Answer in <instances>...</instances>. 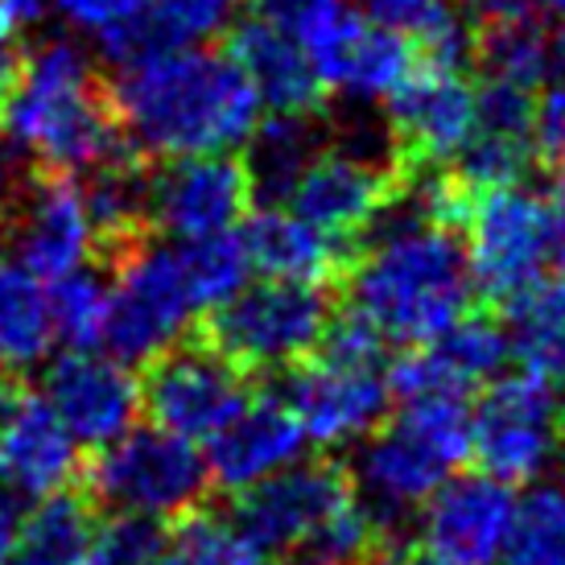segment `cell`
<instances>
[{
    "label": "cell",
    "mask_w": 565,
    "mask_h": 565,
    "mask_svg": "<svg viewBox=\"0 0 565 565\" xmlns=\"http://www.w3.org/2000/svg\"><path fill=\"white\" fill-rule=\"evenodd\" d=\"M42 13H46V0H0V38L25 33Z\"/></svg>",
    "instance_id": "60d3db41"
},
{
    "label": "cell",
    "mask_w": 565,
    "mask_h": 565,
    "mask_svg": "<svg viewBox=\"0 0 565 565\" xmlns=\"http://www.w3.org/2000/svg\"><path fill=\"white\" fill-rule=\"evenodd\" d=\"M508 334L503 327L487 318H462L446 330L441 339L422 347H408V355L396 367H388L393 396H429V393H455L471 396V388L500 376L508 363Z\"/></svg>",
    "instance_id": "7402d4cb"
},
{
    "label": "cell",
    "mask_w": 565,
    "mask_h": 565,
    "mask_svg": "<svg viewBox=\"0 0 565 565\" xmlns=\"http://www.w3.org/2000/svg\"><path fill=\"white\" fill-rule=\"evenodd\" d=\"M248 166L232 153L170 158L145 186V220L170 244H194L236 232L252 203Z\"/></svg>",
    "instance_id": "4fadbf2b"
},
{
    "label": "cell",
    "mask_w": 565,
    "mask_h": 565,
    "mask_svg": "<svg viewBox=\"0 0 565 565\" xmlns=\"http://www.w3.org/2000/svg\"><path fill=\"white\" fill-rule=\"evenodd\" d=\"M533 137L536 153L557 158L565 149V79L533 92Z\"/></svg>",
    "instance_id": "f35d334b"
},
{
    "label": "cell",
    "mask_w": 565,
    "mask_h": 565,
    "mask_svg": "<svg viewBox=\"0 0 565 565\" xmlns=\"http://www.w3.org/2000/svg\"><path fill=\"white\" fill-rule=\"evenodd\" d=\"M503 334L524 372L565 393V273L541 277L508 301Z\"/></svg>",
    "instance_id": "83f0119b"
},
{
    "label": "cell",
    "mask_w": 565,
    "mask_h": 565,
    "mask_svg": "<svg viewBox=\"0 0 565 565\" xmlns=\"http://www.w3.org/2000/svg\"><path fill=\"white\" fill-rule=\"evenodd\" d=\"M46 9H54L71 33L92 38L116 58L141 17L145 0H46Z\"/></svg>",
    "instance_id": "8d00e7d4"
},
{
    "label": "cell",
    "mask_w": 565,
    "mask_h": 565,
    "mask_svg": "<svg viewBox=\"0 0 565 565\" xmlns=\"http://www.w3.org/2000/svg\"><path fill=\"white\" fill-rule=\"evenodd\" d=\"M244 401V372L215 347H170L166 355L149 360V380L141 384V408H149L153 425L199 446Z\"/></svg>",
    "instance_id": "9a60e30c"
},
{
    "label": "cell",
    "mask_w": 565,
    "mask_h": 565,
    "mask_svg": "<svg viewBox=\"0 0 565 565\" xmlns=\"http://www.w3.org/2000/svg\"><path fill=\"white\" fill-rule=\"evenodd\" d=\"M475 99H479V87H471L462 63H441V58L417 54L408 75L384 99L396 149L413 166L458 161V153L471 141Z\"/></svg>",
    "instance_id": "5bb4252c"
},
{
    "label": "cell",
    "mask_w": 565,
    "mask_h": 565,
    "mask_svg": "<svg viewBox=\"0 0 565 565\" xmlns=\"http://www.w3.org/2000/svg\"><path fill=\"white\" fill-rule=\"evenodd\" d=\"M536 158L533 137V92L516 83L487 79L475 99V128L467 149L458 153L467 186H495L520 182Z\"/></svg>",
    "instance_id": "603a6c76"
},
{
    "label": "cell",
    "mask_w": 565,
    "mask_h": 565,
    "mask_svg": "<svg viewBox=\"0 0 565 565\" xmlns=\"http://www.w3.org/2000/svg\"><path fill=\"white\" fill-rule=\"evenodd\" d=\"M149 565H265V553L236 520L182 516V524L158 541Z\"/></svg>",
    "instance_id": "d6a6232c"
},
{
    "label": "cell",
    "mask_w": 565,
    "mask_h": 565,
    "mask_svg": "<svg viewBox=\"0 0 565 565\" xmlns=\"http://www.w3.org/2000/svg\"><path fill=\"white\" fill-rule=\"evenodd\" d=\"M244 252H248L252 273L260 277H281V281H310L322 285L330 273L343 265V244L322 236L318 227L298 220L289 206H268L248 227L239 232Z\"/></svg>",
    "instance_id": "484cf974"
},
{
    "label": "cell",
    "mask_w": 565,
    "mask_h": 565,
    "mask_svg": "<svg viewBox=\"0 0 565 565\" xmlns=\"http://www.w3.org/2000/svg\"><path fill=\"white\" fill-rule=\"evenodd\" d=\"M388 396L393 384H388L384 343L360 318L347 315L343 322H330L315 355H306L294 367L281 401L298 417L306 441L343 450L360 446L384 422Z\"/></svg>",
    "instance_id": "8992f818"
},
{
    "label": "cell",
    "mask_w": 565,
    "mask_h": 565,
    "mask_svg": "<svg viewBox=\"0 0 565 565\" xmlns=\"http://www.w3.org/2000/svg\"><path fill=\"white\" fill-rule=\"evenodd\" d=\"M17 190H21V178H17V153L9 145H0V220L13 211Z\"/></svg>",
    "instance_id": "b9f144b4"
},
{
    "label": "cell",
    "mask_w": 565,
    "mask_h": 565,
    "mask_svg": "<svg viewBox=\"0 0 565 565\" xmlns=\"http://www.w3.org/2000/svg\"><path fill=\"white\" fill-rule=\"evenodd\" d=\"M462 252L471 268L475 294L491 301H508L545 277L553 265L550 220L545 203L520 182L475 186L462 206Z\"/></svg>",
    "instance_id": "8fae6325"
},
{
    "label": "cell",
    "mask_w": 565,
    "mask_h": 565,
    "mask_svg": "<svg viewBox=\"0 0 565 565\" xmlns=\"http://www.w3.org/2000/svg\"><path fill=\"white\" fill-rule=\"evenodd\" d=\"M17 158L71 178L120 153V120L95 58L75 38H50L25 54L0 111Z\"/></svg>",
    "instance_id": "3957f363"
},
{
    "label": "cell",
    "mask_w": 565,
    "mask_h": 565,
    "mask_svg": "<svg viewBox=\"0 0 565 565\" xmlns=\"http://www.w3.org/2000/svg\"><path fill=\"white\" fill-rule=\"evenodd\" d=\"M17 66H21V58L13 54V38H0V111H4L9 92L17 83Z\"/></svg>",
    "instance_id": "7bdbcfd3"
},
{
    "label": "cell",
    "mask_w": 565,
    "mask_h": 565,
    "mask_svg": "<svg viewBox=\"0 0 565 565\" xmlns=\"http://www.w3.org/2000/svg\"><path fill=\"white\" fill-rule=\"evenodd\" d=\"M483 25L487 79L516 83L524 92H541L565 79V25L536 13L533 4L487 17Z\"/></svg>",
    "instance_id": "cb8c5ba5"
},
{
    "label": "cell",
    "mask_w": 565,
    "mask_h": 565,
    "mask_svg": "<svg viewBox=\"0 0 565 565\" xmlns=\"http://www.w3.org/2000/svg\"><path fill=\"white\" fill-rule=\"evenodd\" d=\"M260 21L285 30L298 46H310L318 33L330 30L351 9V0H252Z\"/></svg>",
    "instance_id": "74e56055"
},
{
    "label": "cell",
    "mask_w": 565,
    "mask_h": 565,
    "mask_svg": "<svg viewBox=\"0 0 565 565\" xmlns=\"http://www.w3.org/2000/svg\"><path fill=\"white\" fill-rule=\"evenodd\" d=\"M396 199V170L380 153V145L363 137H339L306 158L298 178L289 182L277 203L289 206L298 220L318 227L334 244L351 248L367 236L376 220Z\"/></svg>",
    "instance_id": "7c38bea8"
},
{
    "label": "cell",
    "mask_w": 565,
    "mask_h": 565,
    "mask_svg": "<svg viewBox=\"0 0 565 565\" xmlns=\"http://www.w3.org/2000/svg\"><path fill=\"white\" fill-rule=\"evenodd\" d=\"M545 220H550V244H553V260L565 268V149L557 153V166L550 170V182H545Z\"/></svg>",
    "instance_id": "ab89813d"
},
{
    "label": "cell",
    "mask_w": 565,
    "mask_h": 565,
    "mask_svg": "<svg viewBox=\"0 0 565 565\" xmlns=\"http://www.w3.org/2000/svg\"><path fill=\"white\" fill-rule=\"evenodd\" d=\"M384 565H450V562L434 557L429 550H408V553H396V557H388Z\"/></svg>",
    "instance_id": "f6af8a7d"
},
{
    "label": "cell",
    "mask_w": 565,
    "mask_h": 565,
    "mask_svg": "<svg viewBox=\"0 0 565 565\" xmlns=\"http://www.w3.org/2000/svg\"><path fill=\"white\" fill-rule=\"evenodd\" d=\"M92 508L66 491L33 500L30 516H17L13 545L0 565H87L95 550Z\"/></svg>",
    "instance_id": "f1b7e54d"
},
{
    "label": "cell",
    "mask_w": 565,
    "mask_h": 565,
    "mask_svg": "<svg viewBox=\"0 0 565 565\" xmlns=\"http://www.w3.org/2000/svg\"><path fill=\"white\" fill-rule=\"evenodd\" d=\"M500 565H565V483L541 479L516 495Z\"/></svg>",
    "instance_id": "1f68e13d"
},
{
    "label": "cell",
    "mask_w": 565,
    "mask_h": 565,
    "mask_svg": "<svg viewBox=\"0 0 565 565\" xmlns=\"http://www.w3.org/2000/svg\"><path fill=\"white\" fill-rule=\"evenodd\" d=\"M471 455L503 483H541L565 467V393L533 372L487 380L471 408Z\"/></svg>",
    "instance_id": "9c48e42d"
},
{
    "label": "cell",
    "mask_w": 565,
    "mask_h": 565,
    "mask_svg": "<svg viewBox=\"0 0 565 565\" xmlns=\"http://www.w3.org/2000/svg\"><path fill=\"white\" fill-rule=\"evenodd\" d=\"M351 318L380 343L422 347L471 315L475 281L455 223L401 203L384 211L347 277Z\"/></svg>",
    "instance_id": "7a4b0ae2"
},
{
    "label": "cell",
    "mask_w": 565,
    "mask_h": 565,
    "mask_svg": "<svg viewBox=\"0 0 565 565\" xmlns=\"http://www.w3.org/2000/svg\"><path fill=\"white\" fill-rule=\"evenodd\" d=\"M248 145L252 190H260L277 203L289 190V182L298 178L301 166H306V158L318 149V128L310 120V111H268V120L256 125Z\"/></svg>",
    "instance_id": "4dcf8cb0"
},
{
    "label": "cell",
    "mask_w": 565,
    "mask_h": 565,
    "mask_svg": "<svg viewBox=\"0 0 565 565\" xmlns=\"http://www.w3.org/2000/svg\"><path fill=\"white\" fill-rule=\"evenodd\" d=\"M203 301L194 294L178 244H137L108 281L104 347L125 363H149L190 334Z\"/></svg>",
    "instance_id": "30bf717a"
},
{
    "label": "cell",
    "mask_w": 565,
    "mask_h": 565,
    "mask_svg": "<svg viewBox=\"0 0 565 565\" xmlns=\"http://www.w3.org/2000/svg\"><path fill=\"white\" fill-rule=\"evenodd\" d=\"M92 186H83L87 194V206H92L95 232H99V244H125L132 239L137 223L145 220V186L149 178L125 166L120 153L104 166H95Z\"/></svg>",
    "instance_id": "836d02e7"
},
{
    "label": "cell",
    "mask_w": 565,
    "mask_h": 565,
    "mask_svg": "<svg viewBox=\"0 0 565 565\" xmlns=\"http://www.w3.org/2000/svg\"><path fill=\"white\" fill-rule=\"evenodd\" d=\"M13 529H17V503L9 491H0V562H4V553L13 545Z\"/></svg>",
    "instance_id": "ee69618b"
},
{
    "label": "cell",
    "mask_w": 565,
    "mask_h": 565,
    "mask_svg": "<svg viewBox=\"0 0 565 565\" xmlns=\"http://www.w3.org/2000/svg\"><path fill=\"white\" fill-rule=\"evenodd\" d=\"M244 0H145L116 63L153 50H203L236 30Z\"/></svg>",
    "instance_id": "f546056e"
},
{
    "label": "cell",
    "mask_w": 565,
    "mask_h": 565,
    "mask_svg": "<svg viewBox=\"0 0 565 565\" xmlns=\"http://www.w3.org/2000/svg\"><path fill=\"white\" fill-rule=\"evenodd\" d=\"M310 441L301 434L298 417L289 413L281 396H260L227 417V422L206 438V471L227 491H248L265 483L268 475L294 467Z\"/></svg>",
    "instance_id": "ffe728a7"
},
{
    "label": "cell",
    "mask_w": 565,
    "mask_h": 565,
    "mask_svg": "<svg viewBox=\"0 0 565 565\" xmlns=\"http://www.w3.org/2000/svg\"><path fill=\"white\" fill-rule=\"evenodd\" d=\"M306 58L315 66L322 92L355 104H384L396 92V83L408 75V66L417 63V50L401 33L384 30L360 9H351L315 50H306Z\"/></svg>",
    "instance_id": "44dd1931"
},
{
    "label": "cell",
    "mask_w": 565,
    "mask_h": 565,
    "mask_svg": "<svg viewBox=\"0 0 565 565\" xmlns=\"http://www.w3.org/2000/svg\"><path fill=\"white\" fill-rule=\"evenodd\" d=\"M46 405L66 425V434L79 446H108L141 413V380L125 363L99 347H66L46 372Z\"/></svg>",
    "instance_id": "e0dca14e"
},
{
    "label": "cell",
    "mask_w": 565,
    "mask_h": 565,
    "mask_svg": "<svg viewBox=\"0 0 565 565\" xmlns=\"http://www.w3.org/2000/svg\"><path fill=\"white\" fill-rule=\"evenodd\" d=\"M471 458V401L455 393L401 396L396 413L355 450V495L380 524L417 516L434 491Z\"/></svg>",
    "instance_id": "5b68a950"
},
{
    "label": "cell",
    "mask_w": 565,
    "mask_h": 565,
    "mask_svg": "<svg viewBox=\"0 0 565 565\" xmlns=\"http://www.w3.org/2000/svg\"><path fill=\"white\" fill-rule=\"evenodd\" d=\"M79 471V441L54 417L46 396L17 388L0 413V487L21 500H46Z\"/></svg>",
    "instance_id": "d6986e66"
},
{
    "label": "cell",
    "mask_w": 565,
    "mask_h": 565,
    "mask_svg": "<svg viewBox=\"0 0 565 565\" xmlns=\"http://www.w3.org/2000/svg\"><path fill=\"white\" fill-rule=\"evenodd\" d=\"M516 516V491L487 471L450 475L417 508L422 550L450 565H500Z\"/></svg>",
    "instance_id": "2e32d148"
},
{
    "label": "cell",
    "mask_w": 565,
    "mask_h": 565,
    "mask_svg": "<svg viewBox=\"0 0 565 565\" xmlns=\"http://www.w3.org/2000/svg\"><path fill=\"white\" fill-rule=\"evenodd\" d=\"M58 343L50 285L17 256H0V372L38 367Z\"/></svg>",
    "instance_id": "4316f807"
},
{
    "label": "cell",
    "mask_w": 565,
    "mask_h": 565,
    "mask_svg": "<svg viewBox=\"0 0 565 565\" xmlns=\"http://www.w3.org/2000/svg\"><path fill=\"white\" fill-rule=\"evenodd\" d=\"M50 306H54V334L71 351L79 347H104L108 330V281L92 273V265L79 273H66L50 281Z\"/></svg>",
    "instance_id": "e575fe53"
},
{
    "label": "cell",
    "mask_w": 565,
    "mask_h": 565,
    "mask_svg": "<svg viewBox=\"0 0 565 565\" xmlns=\"http://www.w3.org/2000/svg\"><path fill=\"white\" fill-rule=\"evenodd\" d=\"M232 58L248 75L252 92L268 111H310L315 116L322 83L315 66L306 58V50L285 30L268 25L260 17H252L248 25H236L232 38Z\"/></svg>",
    "instance_id": "d4e9b609"
},
{
    "label": "cell",
    "mask_w": 565,
    "mask_h": 565,
    "mask_svg": "<svg viewBox=\"0 0 565 565\" xmlns=\"http://www.w3.org/2000/svg\"><path fill=\"white\" fill-rule=\"evenodd\" d=\"M536 13H545L550 21H557V25H565V0H529Z\"/></svg>",
    "instance_id": "bcb514c9"
},
{
    "label": "cell",
    "mask_w": 565,
    "mask_h": 565,
    "mask_svg": "<svg viewBox=\"0 0 565 565\" xmlns=\"http://www.w3.org/2000/svg\"><path fill=\"white\" fill-rule=\"evenodd\" d=\"M111 108L137 149L166 161L236 153L265 116L236 58L211 46L125 58L111 83Z\"/></svg>",
    "instance_id": "6da1fadb"
},
{
    "label": "cell",
    "mask_w": 565,
    "mask_h": 565,
    "mask_svg": "<svg viewBox=\"0 0 565 565\" xmlns=\"http://www.w3.org/2000/svg\"><path fill=\"white\" fill-rule=\"evenodd\" d=\"M211 471L199 441L161 425H128L120 438L99 446L92 467V495L111 516L170 524L190 516L206 495Z\"/></svg>",
    "instance_id": "52a82bcc"
},
{
    "label": "cell",
    "mask_w": 565,
    "mask_h": 565,
    "mask_svg": "<svg viewBox=\"0 0 565 565\" xmlns=\"http://www.w3.org/2000/svg\"><path fill=\"white\" fill-rule=\"evenodd\" d=\"M330 322L334 315L322 285L248 277L232 298L215 306L211 343L239 372H281L315 355Z\"/></svg>",
    "instance_id": "ba28073f"
},
{
    "label": "cell",
    "mask_w": 565,
    "mask_h": 565,
    "mask_svg": "<svg viewBox=\"0 0 565 565\" xmlns=\"http://www.w3.org/2000/svg\"><path fill=\"white\" fill-rule=\"evenodd\" d=\"M13 206V256L46 285L66 277V273L87 268L95 248H104L99 232H95L87 194L71 178L50 173L42 186H33Z\"/></svg>",
    "instance_id": "ac0fdd59"
},
{
    "label": "cell",
    "mask_w": 565,
    "mask_h": 565,
    "mask_svg": "<svg viewBox=\"0 0 565 565\" xmlns=\"http://www.w3.org/2000/svg\"><path fill=\"white\" fill-rule=\"evenodd\" d=\"M236 524L265 557L306 565H367L384 529L351 479L327 462H294L239 491Z\"/></svg>",
    "instance_id": "277c9868"
},
{
    "label": "cell",
    "mask_w": 565,
    "mask_h": 565,
    "mask_svg": "<svg viewBox=\"0 0 565 565\" xmlns=\"http://www.w3.org/2000/svg\"><path fill=\"white\" fill-rule=\"evenodd\" d=\"M178 248H182L190 285H194V294H199V301H203V310H215L220 301L232 298L239 285L252 277L239 227L236 232H223V236L194 239V244H178Z\"/></svg>",
    "instance_id": "d590c367"
}]
</instances>
